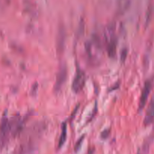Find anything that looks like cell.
Returning a JSON list of instances; mask_svg holds the SVG:
<instances>
[{
    "instance_id": "cell-9",
    "label": "cell",
    "mask_w": 154,
    "mask_h": 154,
    "mask_svg": "<svg viewBox=\"0 0 154 154\" xmlns=\"http://www.w3.org/2000/svg\"><path fill=\"white\" fill-rule=\"evenodd\" d=\"M128 55V49L126 48H123L121 51V54H120V61L122 63H124L126 60V57Z\"/></svg>"
},
{
    "instance_id": "cell-14",
    "label": "cell",
    "mask_w": 154,
    "mask_h": 154,
    "mask_svg": "<svg viewBox=\"0 0 154 154\" xmlns=\"http://www.w3.org/2000/svg\"><path fill=\"white\" fill-rule=\"evenodd\" d=\"M120 84H119V82H117L115 85L113 86V87H110L109 90H108V92H111V91H114V90H117V89L120 88Z\"/></svg>"
},
{
    "instance_id": "cell-13",
    "label": "cell",
    "mask_w": 154,
    "mask_h": 154,
    "mask_svg": "<svg viewBox=\"0 0 154 154\" xmlns=\"http://www.w3.org/2000/svg\"><path fill=\"white\" fill-rule=\"evenodd\" d=\"M84 135H83V136L81 137V138H80L79 140H78V141L77 142L76 145H75V151H77L78 150H79V148L81 147V144H82V141H83V140H84Z\"/></svg>"
},
{
    "instance_id": "cell-6",
    "label": "cell",
    "mask_w": 154,
    "mask_h": 154,
    "mask_svg": "<svg viewBox=\"0 0 154 154\" xmlns=\"http://www.w3.org/2000/svg\"><path fill=\"white\" fill-rule=\"evenodd\" d=\"M65 41H66V32L64 27L61 26L59 29L58 35H57V50L60 54H63L64 51Z\"/></svg>"
},
{
    "instance_id": "cell-3",
    "label": "cell",
    "mask_w": 154,
    "mask_h": 154,
    "mask_svg": "<svg viewBox=\"0 0 154 154\" xmlns=\"http://www.w3.org/2000/svg\"><path fill=\"white\" fill-rule=\"evenodd\" d=\"M154 86V76L151 79H149L145 81L144 87H143L142 92H141V97H140L139 105H138V111H141L143 108L145 107L146 103H147V99L150 95V91Z\"/></svg>"
},
{
    "instance_id": "cell-4",
    "label": "cell",
    "mask_w": 154,
    "mask_h": 154,
    "mask_svg": "<svg viewBox=\"0 0 154 154\" xmlns=\"http://www.w3.org/2000/svg\"><path fill=\"white\" fill-rule=\"evenodd\" d=\"M67 79V68L66 65H62L59 69L58 74L57 75V80L54 86V91L56 93H59L62 89V87Z\"/></svg>"
},
{
    "instance_id": "cell-7",
    "label": "cell",
    "mask_w": 154,
    "mask_h": 154,
    "mask_svg": "<svg viewBox=\"0 0 154 154\" xmlns=\"http://www.w3.org/2000/svg\"><path fill=\"white\" fill-rule=\"evenodd\" d=\"M117 38H112L111 42L108 44V56L110 57H114L116 54V49H117Z\"/></svg>"
},
{
    "instance_id": "cell-5",
    "label": "cell",
    "mask_w": 154,
    "mask_h": 154,
    "mask_svg": "<svg viewBox=\"0 0 154 154\" xmlns=\"http://www.w3.org/2000/svg\"><path fill=\"white\" fill-rule=\"evenodd\" d=\"M154 120V97L151 99L150 104L148 105L147 111H146V115L144 120V126H149L153 123Z\"/></svg>"
},
{
    "instance_id": "cell-2",
    "label": "cell",
    "mask_w": 154,
    "mask_h": 154,
    "mask_svg": "<svg viewBox=\"0 0 154 154\" xmlns=\"http://www.w3.org/2000/svg\"><path fill=\"white\" fill-rule=\"evenodd\" d=\"M86 82V75L84 72L79 67L78 64L76 66V73L72 85V89L74 93H80L84 88Z\"/></svg>"
},
{
    "instance_id": "cell-8",
    "label": "cell",
    "mask_w": 154,
    "mask_h": 154,
    "mask_svg": "<svg viewBox=\"0 0 154 154\" xmlns=\"http://www.w3.org/2000/svg\"><path fill=\"white\" fill-rule=\"evenodd\" d=\"M66 136H67V124H66V123H63V125H62L61 134H60V139H59V143H58L59 148L63 147L64 143L66 142Z\"/></svg>"
},
{
    "instance_id": "cell-11",
    "label": "cell",
    "mask_w": 154,
    "mask_h": 154,
    "mask_svg": "<svg viewBox=\"0 0 154 154\" xmlns=\"http://www.w3.org/2000/svg\"><path fill=\"white\" fill-rule=\"evenodd\" d=\"M38 84L37 82H35L34 84H33L32 87L31 91H30V94H31V96H35L38 91Z\"/></svg>"
},
{
    "instance_id": "cell-10",
    "label": "cell",
    "mask_w": 154,
    "mask_h": 154,
    "mask_svg": "<svg viewBox=\"0 0 154 154\" xmlns=\"http://www.w3.org/2000/svg\"><path fill=\"white\" fill-rule=\"evenodd\" d=\"M150 143H151V140L149 139L148 141H146L144 144H143V147H142V152L144 154H147L149 151V148H150Z\"/></svg>"
},
{
    "instance_id": "cell-1",
    "label": "cell",
    "mask_w": 154,
    "mask_h": 154,
    "mask_svg": "<svg viewBox=\"0 0 154 154\" xmlns=\"http://www.w3.org/2000/svg\"><path fill=\"white\" fill-rule=\"evenodd\" d=\"M11 135H13L11 124L8 118L7 114L5 112L0 123V151L5 147Z\"/></svg>"
},
{
    "instance_id": "cell-12",
    "label": "cell",
    "mask_w": 154,
    "mask_h": 154,
    "mask_svg": "<svg viewBox=\"0 0 154 154\" xmlns=\"http://www.w3.org/2000/svg\"><path fill=\"white\" fill-rule=\"evenodd\" d=\"M110 133H111V130L110 129H105L103 132L101 133V138L102 139H106V138H108V136L110 135Z\"/></svg>"
}]
</instances>
